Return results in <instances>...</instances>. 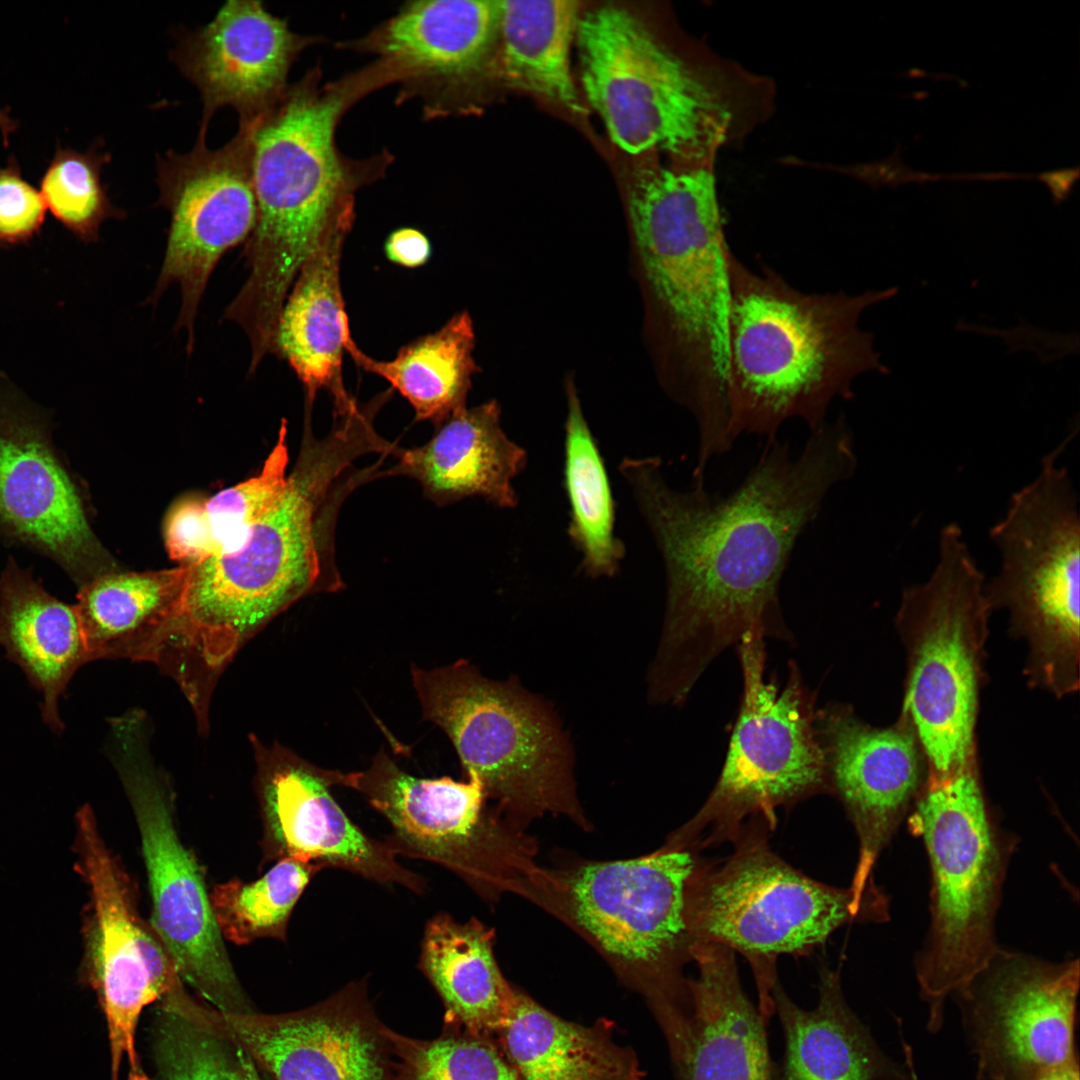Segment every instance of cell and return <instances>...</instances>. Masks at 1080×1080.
Wrapping results in <instances>:
<instances>
[{
    "mask_svg": "<svg viewBox=\"0 0 1080 1080\" xmlns=\"http://www.w3.org/2000/svg\"><path fill=\"white\" fill-rule=\"evenodd\" d=\"M564 483L570 505L568 535L591 578L614 576L625 555L614 533L615 505L594 436L572 382L567 385Z\"/></svg>",
    "mask_w": 1080,
    "mask_h": 1080,
    "instance_id": "cell-36",
    "label": "cell"
},
{
    "mask_svg": "<svg viewBox=\"0 0 1080 1080\" xmlns=\"http://www.w3.org/2000/svg\"><path fill=\"white\" fill-rule=\"evenodd\" d=\"M217 1013L272 1080H392L389 1028L362 982L294 1012Z\"/></svg>",
    "mask_w": 1080,
    "mask_h": 1080,
    "instance_id": "cell-21",
    "label": "cell"
},
{
    "mask_svg": "<svg viewBox=\"0 0 1080 1080\" xmlns=\"http://www.w3.org/2000/svg\"><path fill=\"white\" fill-rule=\"evenodd\" d=\"M1074 434L1043 457L1038 475L1012 495L990 529L1001 567L984 586L991 611L1006 610L1011 631L1027 643L1029 684L1057 697L1079 688L1078 497L1057 464Z\"/></svg>",
    "mask_w": 1080,
    "mask_h": 1080,
    "instance_id": "cell-12",
    "label": "cell"
},
{
    "mask_svg": "<svg viewBox=\"0 0 1080 1080\" xmlns=\"http://www.w3.org/2000/svg\"><path fill=\"white\" fill-rule=\"evenodd\" d=\"M341 786L387 819L384 843L396 856L441 865L486 900L514 893L540 907L549 870L535 861L536 842L487 806L476 779L415 777L380 751L367 769L343 772Z\"/></svg>",
    "mask_w": 1080,
    "mask_h": 1080,
    "instance_id": "cell-14",
    "label": "cell"
},
{
    "mask_svg": "<svg viewBox=\"0 0 1080 1080\" xmlns=\"http://www.w3.org/2000/svg\"><path fill=\"white\" fill-rule=\"evenodd\" d=\"M728 267V397L736 439L750 434L771 443L791 419L814 431L827 422L834 400L855 397L858 376L889 373L859 320L897 287L807 293L768 266L749 268L733 252Z\"/></svg>",
    "mask_w": 1080,
    "mask_h": 1080,
    "instance_id": "cell-4",
    "label": "cell"
},
{
    "mask_svg": "<svg viewBox=\"0 0 1080 1080\" xmlns=\"http://www.w3.org/2000/svg\"><path fill=\"white\" fill-rule=\"evenodd\" d=\"M900 144H897L894 152L887 158L870 163H861L847 168V172L861 179L872 187L890 186L896 188L899 185L910 183H925L938 180H983V173L963 174H932L917 171L907 166L900 156Z\"/></svg>",
    "mask_w": 1080,
    "mask_h": 1080,
    "instance_id": "cell-43",
    "label": "cell"
},
{
    "mask_svg": "<svg viewBox=\"0 0 1080 1080\" xmlns=\"http://www.w3.org/2000/svg\"><path fill=\"white\" fill-rule=\"evenodd\" d=\"M395 78L379 59L327 83L316 66L252 122L257 219L245 250L249 275L224 318L245 331L254 352L272 347L280 312L303 264L332 230L353 226L357 192L384 176L391 164L388 152L346 157L335 134L351 106L395 84Z\"/></svg>",
    "mask_w": 1080,
    "mask_h": 1080,
    "instance_id": "cell-3",
    "label": "cell"
},
{
    "mask_svg": "<svg viewBox=\"0 0 1080 1080\" xmlns=\"http://www.w3.org/2000/svg\"><path fill=\"white\" fill-rule=\"evenodd\" d=\"M984 575L956 523L940 532L939 560L906 587L895 625L907 656L902 712L914 727L927 775L953 773L976 757V723L988 619Z\"/></svg>",
    "mask_w": 1080,
    "mask_h": 1080,
    "instance_id": "cell-10",
    "label": "cell"
},
{
    "mask_svg": "<svg viewBox=\"0 0 1080 1080\" xmlns=\"http://www.w3.org/2000/svg\"><path fill=\"white\" fill-rule=\"evenodd\" d=\"M698 977L688 980L691 1014L670 1047L678 1080H777L767 1023L745 993L735 952L697 943Z\"/></svg>",
    "mask_w": 1080,
    "mask_h": 1080,
    "instance_id": "cell-24",
    "label": "cell"
},
{
    "mask_svg": "<svg viewBox=\"0 0 1080 1080\" xmlns=\"http://www.w3.org/2000/svg\"><path fill=\"white\" fill-rule=\"evenodd\" d=\"M0 520L72 571L96 572L102 552L75 486L37 426L7 409L0 410Z\"/></svg>",
    "mask_w": 1080,
    "mask_h": 1080,
    "instance_id": "cell-25",
    "label": "cell"
},
{
    "mask_svg": "<svg viewBox=\"0 0 1080 1080\" xmlns=\"http://www.w3.org/2000/svg\"><path fill=\"white\" fill-rule=\"evenodd\" d=\"M0 646L41 693L43 720L60 733L59 699L75 672L90 661L76 606L9 569L0 581Z\"/></svg>",
    "mask_w": 1080,
    "mask_h": 1080,
    "instance_id": "cell-30",
    "label": "cell"
},
{
    "mask_svg": "<svg viewBox=\"0 0 1080 1080\" xmlns=\"http://www.w3.org/2000/svg\"><path fill=\"white\" fill-rule=\"evenodd\" d=\"M498 27L499 1H414L340 46L376 55L396 72L399 99L418 98L427 116L443 117L482 71Z\"/></svg>",
    "mask_w": 1080,
    "mask_h": 1080,
    "instance_id": "cell-23",
    "label": "cell"
},
{
    "mask_svg": "<svg viewBox=\"0 0 1080 1080\" xmlns=\"http://www.w3.org/2000/svg\"><path fill=\"white\" fill-rule=\"evenodd\" d=\"M149 1034L158 1080H265L217 1011L184 985L156 1002Z\"/></svg>",
    "mask_w": 1080,
    "mask_h": 1080,
    "instance_id": "cell-35",
    "label": "cell"
},
{
    "mask_svg": "<svg viewBox=\"0 0 1080 1080\" xmlns=\"http://www.w3.org/2000/svg\"><path fill=\"white\" fill-rule=\"evenodd\" d=\"M818 1003L806 1010L778 980L772 990L784 1054L777 1080H919L911 1064L888 1056L849 1006L840 968L819 969Z\"/></svg>",
    "mask_w": 1080,
    "mask_h": 1080,
    "instance_id": "cell-27",
    "label": "cell"
},
{
    "mask_svg": "<svg viewBox=\"0 0 1080 1080\" xmlns=\"http://www.w3.org/2000/svg\"><path fill=\"white\" fill-rule=\"evenodd\" d=\"M108 153L93 146L85 152L58 146L40 180L46 209L67 230L85 242L96 241L101 224L122 217L101 180Z\"/></svg>",
    "mask_w": 1080,
    "mask_h": 1080,
    "instance_id": "cell-39",
    "label": "cell"
},
{
    "mask_svg": "<svg viewBox=\"0 0 1080 1080\" xmlns=\"http://www.w3.org/2000/svg\"><path fill=\"white\" fill-rule=\"evenodd\" d=\"M80 871L90 895L85 972L103 1010L112 1072L124 1056L139 1064L135 1037L143 1009L183 984L151 923L142 918L134 882L100 834L93 810L76 815Z\"/></svg>",
    "mask_w": 1080,
    "mask_h": 1080,
    "instance_id": "cell-17",
    "label": "cell"
},
{
    "mask_svg": "<svg viewBox=\"0 0 1080 1080\" xmlns=\"http://www.w3.org/2000/svg\"><path fill=\"white\" fill-rule=\"evenodd\" d=\"M321 870L314 863L284 858L254 881L216 884L209 897L224 940L236 945L266 938L285 941L297 902Z\"/></svg>",
    "mask_w": 1080,
    "mask_h": 1080,
    "instance_id": "cell-37",
    "label": "cell"
},
{
    "mask_svg": "<svg viewBox=\"0 0 1080 1080\" xmlns=\"http://www.w3.org/2000/svg\"><path fill=\"white\" fill-rule=\"evenodd\" d=\"M252 122H239L235 136L210 149L199 134L187 153L157 159L159 203L171 214L167 246L152 294L172 283L181 289L178 329L185 328L190 353L194 322L209 277L222 255L252 234L257 207L250 163Z\"/></svg>",
    "mask_w": 1080,
    "mask_h": 1080,
    "instance_id": "cell-18",
    "label": "cell"
},
{
    "mask_svg": "<svg viewBox=\"0 0 1080 1080\" xmlns=\"http://www.w3.org/2000/svg\"><path fill=\"white\" fill-rule=\"evenodd\" d=\"M46 206L12 159L0 166V247L25 243L41 230Z\"/></svg>",
    "mask_w": 1080,
    "mask_h": 1080,
    "instance_id": "cell-41",
    "label": "cell"
},
{
    "mask_svg": "<svg viewBox=\"0 0 1080 1080\" xmlns=\"http://www.w3.org/2000/svg\"><path fill=\"white\" fill-rule=\"evenodd\" d=\"M815 725L825 755L830 794L838 799L858 838L859 853L850 890L860 911L873 912L884 892L873 871L927 778V762L908 715L875 727L852 706L817 708Z\"/></svg>",
    "mask_w": 1080,
    "mask_h": 1080,
    "instance_id": "cell-19",
    "label": "cell"
},
{
    "mask_svg": "<svg viewBox=\"0 0 1080 1080\" xmlns=\"http://www.w3.org/2000/svg\"><path fill=\"white\" fill-rule=\"evenodd\" d=\"M1079 173V166L1076 165L1038 173L1037 180L1046 185L1051 193L1053 203L1059 205L1070 197L1079 179Z\"/></svg>",
    "mask_w": 1080,
    "mask_h": 1080,
    "instance_id": "cell-45",
    "label": "cell"
},
{
    "mask_svg": "<svg viewBox=\"0 0 1080 1080\" xmlns=\"http://www.w3.org/2000/svg\"><path fill=\"white\" fill-rule=\"evenodd\" d=\"M18 125L7 109L0 108V132L4 145H8L10 136L17 130Z\"/></svg>",
    "mask_w": 1080,
    "mask_h": 1080,
    "instance_id": "cell-47",
    "label": "cell"
},
{
    "mask_svg": "<svg viewBox=\"0 0 1080 1080\" xmlns=\"http://www.w3.org/2000/svg\"><path fill=\"white\" fill-rule=\"evenodd\" d=\"M127 1080H151L141 1069L140 1065L130 1067Z\"/></svg>",
    "mask_w": 1080,
    "mask_h": 1080,
    "instance_id": "cell-48",
    "label": "cell"
},
{
    "mask_svg": "<svg viewBox=\"0 0 1080 1080\" xmlns=\"http://www.w3.org/2000/svg\"><path fill=\"white\" fill-rule=\"evenodd\" d=\"M521 1080H641L632 1056L599 1031L565 1021L515 991L500 1031Z\"/></svg>",
    "mask_w": 1080,
    "mask_h": 1080,
    "instance_id": "cell-33",
    "label": "cell"
},
{
    "mask_svg": "<svg viewBox=\"0 0 1080 1080\" xmlns=\"http://www.w3.org/2000/svg\"><path fill=\"white\" fill-rule=\"evenodd\" d=\"M500 418L496 400L454 412L422 446L398 447L393 455L398 461L387 469L388 476L415 479L438 506L481 497L514 508L518 496L512 481L525 468L527 454L508 438Z\"/></svg>",
    "mask_w": 1080,
    "mask_h": 1080,
    "instance_id": "cell-26",
    "label": "cell"
},
{
    "mask_svg": "<svg viewBox=\"0 0 1080 1080\" xmlns=\"http://www.w3.org/2000/svg\"><path fill=\"white\" fill-rule=\"evenodd\" d=\"M908 816L930 868V922L914 968L927 1027L937 1032L947 997L999 948L995 921L1017 840L990 806L977 762L927 775Z\"/></svg>",
    "mask_w": 1080,
    "mask_h": 1080,
    "instance_id": "cell-6",
    "label": "cell"
},
{
    "mask_svg": "<svg viewBox=\"0 0 1080 1080\" xmlns=\"http://www.w3.org/2000/svg\"><path fill=\"white\" fill-rule=\"evenodd\" d=\"M189 566L109 571L84 584L75 605L89 659L164 665L179 634Z\"/></svg>",
    "mask_w": 1080,
    "mask_h": 1080,
    "instance_id": "cell-29",
    "label": "cell"
},
{
    "mask_svg": "<svg viewBox=\"0 0 1080 1080\" xmlns=\"http://www.w3.org/2000/svg\"><path fill=\"white\" fill-rule=\"evenodd\" d=\"M495 934L471 918L433 916L424 929L418 967L445 1006L446 1027L473 1035L500 1032L508 1022L515 991L494 956Z\"/></svg>",
    "mask_w": 1080,
    "mask_h": 1080,
    "instance_id": "cell-31",
    "label": "cell"
},
{
    "mask_svg": "<svg viewBox=\"0 0 1080 1080\" xmlns=\"http://www.w3.org/2000/svg\"><path fill=\"white\" fill-rule=\"evenodd\" d=\"M251 743L265 863L294 858L425 891L426 880L403 867L384 841L359 828L333 797L331 788L341 786L343 772L319 767L281 744L265 745L256 736Z\"/></svg>",
    "mask_w": 1080,
    "mask_h": 1080,
    "instance_id": "cell-20",
    "label": "cell"
},
{
    "mask_svg": "<svg viewBox=\"0 0 1080 1080\" xmlns=\"http://www.w3.org/2000/svg\"><path fill=\"white\" fill-rule=\"evenodd\" d=\"M386 258L404 268L425 265L432 255L429 238L420 230L402 227L392 231L384 242Z\"/></svg>",
    "mask_w": 1080,
    "mask_h": 1080,
    "instance_id": "cell-44",
    "label": "cell"
},
{
    "mask_svg": "<svg viewBox=\"0 0 1080 1080\" xmlns=\"http://www.w3.org/2000/svg\"><path fill=\"white\" fill-rule=\"evenodd\" d=\"M140 724L114 730L117 768L138 828L152 911L149 922L170 953L183 984L213 1009L256 1011L234 970L212 911L205 871L182 840L175 795L149 759Z\"/></svg>",
    "mask_w": 1080,
    "mask_h": 1080,
    "instance_id": "cell-15",
    "label": "cell"
},
{
    "mask_svg": "<svg viewBox=\"0 0 1080 1080\" xmlns=\"http://www.w3.org/2000/svg\"><path fill=\"white\" fill-rule=\"evenodd\" d=\"M580 3L499 1L498 35L504 78L566 109L583 111L570 68Z\"/></svg>",
    "mask_w": 1080,
    "mask_h": 1080,
    "instance_id": "cell-34",
    "label": "cell"
},
{
    "mask_svg": "<svg viewBox=\"0 0 1080 1080\" xmlns=\"http://www.w3.org/2000/svg\"><path fill=\"white\" fill-rule=\"evenodd\" d=\"M1039 1080H1079L1078 1061L1065 1067L1051 1071Z\"/></svg>",
    "mask_w": 1080,
    "mask_h": 1080,
    "instance_id": "cell-46",
    "label": "cell"
},
{
    "mask_svg": "<svg viewBox=\"0 0 1080 1080\" xmlns=\"http://www.w3.org/2000/svg\"><path fill=\"white\" fill-rule=\"evenodd\" d=\"M474 346V326L467 311L402 346L387 361L365 354L350 331L344 339V350L357 366L386 380L410 403L417 421H430L435 427L466 407L472 377L479 371Z\"/></svg>",
    "mask_w": 1080,
    "mask_h": 1080,
    "instance_id": "cell-32",
    "label": "cell"
},
{
    "mask_svg": "<svg viewBox=\"0 0 1080 1080\" xmlns=\"http://www.w3.org/2000/svg\"><path fill=\"white\" fill-rule=\"evenodd\" d=\"M1078 959L1001 947L955 995L978 1080H1039L1078 1061Z\"/></svg>",
    "mask_w": 1080,
    "mask_h": 1080,
    "instance_id": "cell-16",
    "label": "cell"
},
{
    "mask_svg": "<svg viewBox=\"0 0 1080 1080\" xmlns=\"http://www.w3.org/2000/svg\"><path fill=\"white\" fill-rule=\"evenodd\" d=\"M411 679L423 718L451 740L467 778L511 825L525 831L545 814L590 824L579 803L570 743L550 705L515 679L494 681L467 660Z\"/></svg>",
    "mask_w": 1080,
    "mask_h": 1080,
    "instance_id": "cell-7",
    "label": "cell"
},
{
    "mask_svg": "<svg viewBox=\"0 0 1080 1080\" xmlns=\"http://www.w3.org/2000/svg\"><path fill=\"white\" fill-rule=\"evenodd\" d=\"M375 450L354 421H334L322 439L305 423L297 462L274 507L237 550L189 566L175 649L200 684L212 688L240 648L293 603L344 587L335 558L337 517L356 487L377 478L375 465H353Z\"/></svg>",
    "mask_w": 1080,
    "mask_h": 1080,
    "instance_id": "cell-2",
    "label": "cell"
},
{
    "mask_svg": "<svg viewBox=\"0 0 1080 1080\" xmlns=\"http://www.w3.org/2000/svg\"><path fill=\"white\" fill-rule=\"evenodd\" d=\"M392 1080H521L517 1070L485 1036L447 1027L431 1040L388 1030Z\"/></svg>",
    "mask_w": 1080,
    "mask_h": 1080,
    "instance_id": "cell-38",
    "label": "cell"
},
{
    "mask_svg": "<svg viewBox=\"0 0 1080 1080\" xmlns=\"http://www.w3.org/2000/svg\"><path fill=\"white\" fill-rule=\"evenodd\" d=\"M576 36L586 98L621 150L692 159L727 141L736 102L713 66L693 67L617 6L580 16Z\"/></svg>",
    "mask_w": 1080,
    "mask_h": 1080,
    "instance_id": "cell-8",
    "label": "cell"
},
{
    "mask_svg": "<svg viewBox=\"0 0 1080 1080\" xmlns=\"http://www.w3.org/2000/svg\"><path fill=\"white\" fill-rule=\"evenodd\" d=\"M164 539L170 558L179 566H193L220 553L205 501L200 498H184L173 505L165 521Z\"/></svg>",
    "mask_w": 1080,
    "mask_h": 1080,
    "instance_id": "cell-42",
    "label": "cell"
},
{
    "mask_svg": "<svg viewBox=\"0 0 1080 1080\" xmlns=\"http://www.w3.org/2000/svg\"><path fill=\"white\" fill-rule=\"evenodd\" d=\"M318 40L293 32L256 0H229L208 24L186 32L171 57L200 93L199 133L207 134L221 107L234 108L239 122L268 111L288 88L296 58Z\"/></svg>",
    "mask_w": 1080,
    "mask_h": 1080,
    "instance_id": "cell-22",
    "label": "cell"
},
{
    "mask_svg": "<svg viewBox=\"0 0 1080 1080\" xmlns=\"http://www.w3.org/2000/svg\"><path fill=\"white\" fill-rule=\"evenodd\" d=\"M699 854L667 839L658 850L550 870L546 911L574 928L651 999L660 1021L688 1017L685 964L693 941L687 889Z\"/></svg>",
    "mask_w": 1080,
    "mask_h": 1080,
    "instance_id": "cell-11",
    "label": "cell"
},
{
    "mask_svg": "<svg viewBox=\"0 0 1080 1080\" xmlns=\"http://www.w3.org/2000/svg\"><path fill=\"white\" fill-rule=\"evenodd\" d=\"M843 416L811 431L798 456L777 439L727 495L705 483L678 490L659 457H625L619 473L661 555L666 605L649 674L658 704L684 703L726 648L759 633L791 641L779 588L798 538L836 484L855 472Z\"/></svg>",
    "mask_w": 1080,
    "mask_h": 1080,
    "instance_id": "cell-1",
    "label": "cell"
},
{
    "mask_svg": "<svg viewBox=\"0 0 1080 1080\" xmlns=\"http://www.w3.org/2000/svg\"><path fill=\"white\" fill-rule=\"evenodd\" d=\"M352 227L332 230L306 260L280 312L273 353L287 361L301 381L305 408L313 409L317 393H330L334 412L356 400L342 374L344 339L350 331L341 291L344 243Z\"/></svg>",
    "mask_w": 1080,
    "mask_h": 1080,
    "instance_id": "cell-28",
    "label": "cell"
},
{
    "mask_svg": "<svg viewBox=\"0 0 1080 1080\" xmlns=\"http://www.w3.org/2000/svg\"><path fill=\"white\" fill-rule=\"evenodd\" d=\"M737 648L743 693L722 771L698 812L669 836L697 853L732 843L750 818L775 828L778 808L830 794L815 692L793 661L784 686L768 679L761 634L745 635Z\"/></svg>",
    "mask_w": 1080,
    "mask_h": 1080,
    "instance_id": "cell-13",
    "label": "cell"
},
{
    "mask_svg": "<svg viewBox=\"0 0 1080 1080\" xmlns=\"http://www.w3.org/2000/svg\"><path fill=\"white\" fill-rule=\"evenodd\" d=\"M716 154L646 171L629 211L650 291L683 372L704 401L728 390L729 247L717 198Z\"/></svg>",
    "mask_w": 1080,
    "mask_h": 1080,
    "instance_id": "cell-5",
    "label": "cell"
},
{
    "mask_svg": "<svg viewBox=\"0 0 1080 1080\" xmlns=\"http://www.w3.org/2000/svg\"><path fill=\"white\" fill-rule=\"evenodd\" d=\"M773 830L767 820L750 818L728 857L699 856L686 910L693 945H723L748 961L767 1023L775 1014L779 956L808 955L847 924L880 923L855 908L850 888L819 882L779 857L769 845Z\"/></svg>",
    "mask_w": 1080,
    "mask_h": 1080,
    "instance_id": "cell-9",
    "label": "cell"
},
{
    "mask_svg": "<svg viewBox=\"0 0 1080 1080\" xmlns=\"http://www.w3.org/2000/svg\"><path fill=\"white\" fill-rule=\"evenodd\" d=\"M286 435L287 427L283 422L277 442L261 471L205 501L220 553L237 550L246 540L251 528L274 507L283 494L288 481L289 462Z\"/></svg>",
    "mask_w": 1080,
    "mask_h": 1080,
    "instance_id": "cell-40",
    "label": "cell"
}]
</instances>
